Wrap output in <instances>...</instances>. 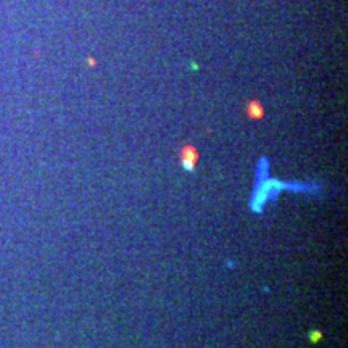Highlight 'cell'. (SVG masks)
<instances>
[{"instance_id":"1","label":"cell","mask_w":348,"mask_h":348,"mask_svg":"<svg viewBox=\"0 0 348 348\" xmlns=\"http://www.w3.org/2000/svg\"><path fill=\"white\" fill-rule=\"evenodd\" d=\"M197 160H198V153L195 152V148H194V147L186 145L184 148H182L181 161H182V166H184L187 171H192V169L195 168Z\"/></svg>"},{"instance_id":"2","label":"cell","mask_w":348,"mask_h":348,"mask_svg":"<svg viewBox=\"0 0 348 348\" xmlns=\"http://www.w3.org/2000/svg\"><path fill=\"white\" fill-rule=\"evenodd\" d=\"M247 114L250 116V118L253 120H260L261 116L264 114V110H263V106L258 103V102H250L247 106Z\"/></svg>"},{"instance_id":"3","label":"cell","mask_w":348,"mask_h":348,"mask_svg":"<svg viewBox=\"0 0 348 348\" xmlns=\"http://www.w3.org/2000/svg\"><path fill=\"white\" fill-rule=\"evenodd\" d=\"M321 338H322V334L319 332V330H313V332H310V342L311 343H318Z\"/></svg>"}]
</instances>
